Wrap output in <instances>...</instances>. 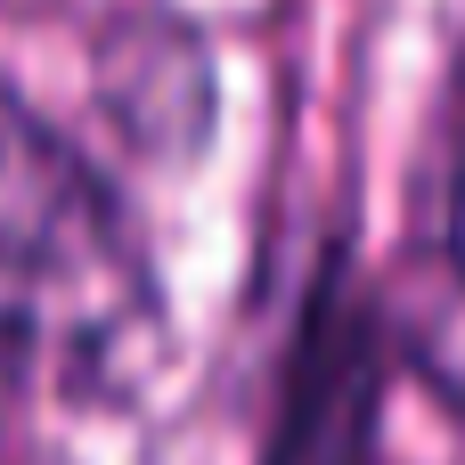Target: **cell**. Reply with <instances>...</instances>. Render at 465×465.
<instances>
[{
  "label": "cell",
  "mask_w": 465,
  "mask_h": 465,
  "mask_svg": "<svg viewBox=\"0 0 465 465\" xmlns=\"http://www.w3.org/2000/svg\"><path fill=\"white\" fill-rule=\"evenodd\" d=\"M450 237H458V270H465V180H458V213H450Z\"/></svg>",
  "instance_id": "cell-3"
},
{
  "label": "cell",
  "mask_w": 465,
  "mask_h": 465,
  "mask_svg": "<svg viewBox=\"0 0 465 465\" xmlns=\"http://www.w3.org/2000/svg\"><path fill=\"white\" fill-rule=\"evenodd\" d=\"M409 360H417V376L441 392V409L465 425V270H450V278L417 302V319H409Z\"/></svg>",
  "instance_id": "cell-2"
},
{
  "label": "cell",
  "mask_w": 465,
  "mask_h": 465,
  "mask_svg": "<svg viewBox=\"0 0 465 465\" xmlns=\"http://www.w3.org/2000/svg\"><path fill=\"white\" fill-rule=\"evenodd\" d=\"M155 327V270L114 188L0 90V351L57 384L114 376Z\"/></svg>",
  "instance_id": "cell-1"
}]
</instances>
